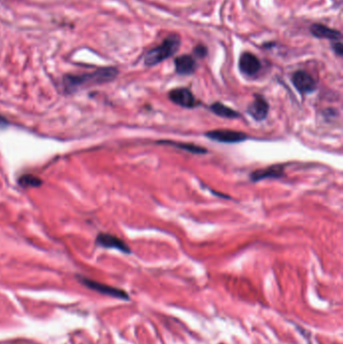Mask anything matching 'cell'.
I'll use <instances>...</instances> for the list:
<instances>
[{
	"label": "cell",
	"instance_id": "4",
	"mask_svg": "<svg viewBox=\"0 0 343 344\" xmlns=\"http://www.w3.org/2000/svg\"><path fill=\"white\" fill-rule=\"evenodd\" d=\"M81 283H83L86 287L90 288L91 290L97 291L99 293L103 294V295L111 296L113 298H117V299H121V300H125V301H129L130 297L128 295L127 292H125L124 290L109 286V285H105L102 283H99L96 281L81 277L80 278Z\"/></svg>",
	"mask_w": 343,
	"mask_h": 344
},
{
	"label": "cell",
	"instance_id": "5",
	"mask_svg": "<svg viewBox=\"0 0 343 344\" xmlns=\"http://www.w3.org/2000/svg\"><path fill=\"white\" fill-rule=\"evenodd\" d=\"M168 97L174 104L182 108L193 109L199 105V102L196 100L192 91L186 88L173 89L169 92Z\"/></svg>",
	"mask_w": 343,
	"mask_h": 344
},
{
	"label": "cell",
	"instance_id": "15",
	"mask_svg": "<svg viewBox=\"0 0 343 344\" xmlns=\"http://www.w3.org/2000/svg\"><path fill=\"white\" fill-rule=\"evenodd\" d=\"M20 183L24 187H35L41 185L42 180L33 175H24L20 178Z\"/></svg>",
	"mask_w": 343,
	"mask_h": 344
},
{
	"label": "cell",
	"instance_id": "14",
	"mask_svg": "<svg viewBox=\"0 0 343 344\" xmlns=\"http://www.w3.org/2000/svg\"><path fill=\"white\" fill-rule=\"evenodd\" d=\"M157 144L170 145L172 147L187 151V152H189L192 154H198V155H200V154L207 153V150L205 148L198 146V145L193 144V143H182V142H175V141H169V140H162V141H158Z\"/></svg>",
	"mask_w": 343,
	"mask_h": 344
},
{
	"label": "cell",
	"instance_id": "13",
	"mask_svg": "<svg viewBox=\"0 0 343 344\" xmlns=\"http://www.w3.org/2000/svg\"><path fill=\"white\" fill-rule=\"evenodd\" d=\"M209 110L214 114H216L220 117H222V118H226V119H237L241 116L237 111H235L234 109L225 106L224 104H222L221 102H216V103L212 104L209 106Z\"/></svg>",
	"mask_w": 343,
	"mask_h": 344
},
{
	"label": "cell",
	"instance_id": "3",
	"mask_svg": "<svg viewBox=\"0 0 343 344\" xmlns=\"http://www.w3.org/2000/svg\"><path fill=\"white\" fill-rule=\"evenodd\" d=\"M205 137L208 139L220 142V143H226V144H233V143H239L243 142L247 138V135L244 132L241 131H234L228 129H217L206 132Z\"/></svg>",
	"mask_w": 343,
	"mask_h": 344
},
{
	"label": "cell",
	"instance_id": "17",
	"mask_svg": "<svg viewBox=\"0 0 343 344\" xmlns=\"http://www.w3.org/2000/svg\"><path fill=\"white\" fill-rule=\"evenodd\" d=\"M332 48H333V50L335 51V53H337L339 56L342 55L343 47L340 41H335V44H332Z\"/></svg>",
	"mask_w": 343,
	"mask_h": 344
},
{
	"label": "cell",
	"instance_id": "10",
	"mask_svg": "<svg viewBox=\"0 0 343 344\" xmlns=\"http://www.w3.org/2000/svg\"><path fill=\"white\" fill-rule=\"evenodd\" d=\"M97 243L100 246L108 247V249H116V250H119L125 254H130L131 253V250H130L129 246H127V244L124 243L121 239H119V238H117L113 235L100 234L98 238H97Z\"/></svg>",
	"mask_w": 343,
	"mask_h": 344
},
{
	"label": "cell",
	"instance_id": "11",
	"mask_svg": "<svg viewBox=\"0 0 343 344\" xmlns=\"http://www.w3.org/2000/svg\"><path fill=\"white\" fill-rule=\"evenodd\" d=\"M174 64H175L176 73L181 75L194 74L197 68L196 60L189 54L177 56L174 61Z\"/></svg>",
	"mask_w": 343,
	"mask_h": 344
},
{
	"label": "cell",
	"instance_id": "12",
	"mask_svg": "<svg viewBox=\"0 0 343 344\" xmlns=\"http://www.w3.org/2000/svg\"><path fill=\"white\" fill-rule=\"evenodd\" d=\"M310 31L315 37L318 39H327L331 41H340L341 39V33L338 30L332 29L323 25L315 24L311 25Z\"/></svg>",
	"mask_w": 343,
	"mask_h": 344
},
{
	"label": "cell",
	"instance_id": "2",
	"mask_svg": "<svg viewBox=\"0 0 343 344\" xmlns=\"http://www.w3.org/2000/svg\"><path fill=\"white\" fill-rule=\"evenodd\" d=\"M180 45L181 41L179 35L177 34L169 35L163 41V43L160 46L156 47L155 49H150L148 51L144 60L145 65L147 67H153L169 59L177 52V50L180 48Z\"/></svg>",
	"mask_w": 343,
	"mask_h": 344
},
{
	"label": "cell",
	"instance_id": "6",
	"mask_svg": "<svg viewBox=\"0 0 343 344\" xmlns=\"http://www.w3.org/2000/svg\"><path fill=\"white\" fill-rule=\"evenodd\" d=\"M292 83L298 92L302 95L310 94L317 88L316 81L305 71H298L292 75Z\"/></svg>",
	"mask_w": 343,
	"mask_h": 344
},
{
	"label": "cell",
	"instance_id": "1",
	"mask_svg": "<svg viewBox=\"0 0 343 344\" xmlns=\"http://www.w3.org/2000/svg\"><path fill=\"white\" fill-rule=\"evenodd\" d=\"M117 74L118 70L115 68H103L91 74L67 75L65 78V87L67 91L74 92L80 88L111 82Z\"/></svg>",
	"mask_w": 343,
	"mask_h": 344
},
{
	"label": "cell",
	"instance_id": "9",
	"mask_svg": "<svg viewBox=\"0 0 343 344\" xmlns=\"http://www.w3.org/2000/svg\"><path fill=\"white\" fill-rule=\"evenodd\" d=\"M239 68L243 74L252 77L260 72V70L262 69V64L255 54L246 51L242 53L240 58Z\"/></svg>",
	"mask_w": 343,
	"mask_h": 344
},
{
	"label": "cell",
	"instance_id": "8",
	"mask_svg": "<svg viewBox=\"0 0 343 344\" xmlns=\"http://www.w3.org/2000/svg\"><path fill=\"white\" fill-rule=\"evenodd\" d=\"M269 103L261 95H255L254 101L247 107V113L257 121H263L269 114Z\"/></svg>",
	"mask_w": 343,
	"mask_h": 344
},
{
	"label": "cell",
	"instance_id": "7",
	"mask_svg": "<svg viewBox=\"0 0 343 344\" xmlns=\"http://www.w3.org/2000/svg\"><path fill=\"white\" fill-rule=\"evenodd\" d=\"M286 164H274L266 168L258 169L252 172L250 175L251 181L258 182L263 179H278L285 175Z\"/></svg>",
	"mask_w": 343,
	"mask_h": 344
},
{
	"label": "cell",
	"instance_id": "16",
	"mask_svg": "<svg viewBox=\"0 0 343 344\" xmlns=\"http://www.w3.org/2000/svg\"><path fill=\"white\" fill-rule=\"evenodd\" d=\"M194 52H195V54H196L197 58H199V59H203V58L206 56V54H207V49H206V47H204L203 45H198V46H196L195 49H194Z\"/></svg>",
	"mask_w": 343,
	"mask_h": 344
}]
</instances>
